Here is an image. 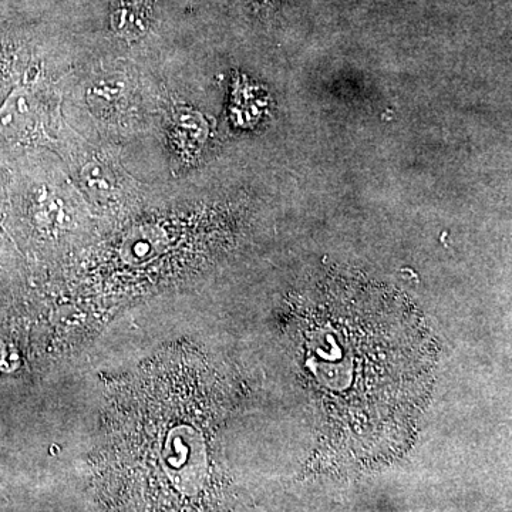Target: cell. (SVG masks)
I'll use <instances>...</instances> for the list:
<instances>
[{"label":"cell","mask_w":512,"mask_h":512,"mask_svg":"<svg viewBox=\"0 0 512 512\" xmlns=\"http://www.w3.org/2000/svg\"><path fill=\"white\" fill-rule=\"evenodd\" d=\"M36 106L32 94L23 87L13 90L0 109V134L9 140H23L36 124Z\"/></svg>","instance_id":"2"},{"label":"cell","mask_w":512,"mask_h":512,"mask_svg":"<svg viewBox=\"0 0 512 512\" xmlns=\"http://www.w3.org/2000/svg\"><path fill=\"white\" fill-rule=\"evenodd\" d=\"M195 365L168 359L138 373L117 400L104 441V478L128 504L178 508L194 503L210 478L208 417L185 404Z\"/></svg>","instance_id":"1"}]
</instances>
